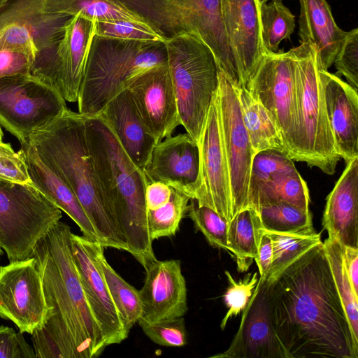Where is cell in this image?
Masks as SVG:
<instances>
[{"mask_svg":"<svg viewBox=\"0 0 358 358\" xmlns=\"http://www.w3.org/2000/svg\"><path fill=\"white\" fill-rule=\"evenodd\" d=\"M95 35L124 40L165 42L148 25L125 20L96 22Z\"/></svg>","mask_w":358,"mask_h":358,"instance_id":"41","label":"cell"},{"mask_svg":"<svg viewBox=\"0 0 358 358\" xmlns=\"http://www.w3.org/2000/svg\"><path fill=\"white\" fill-rule=\"evenodd\" d=\"M296 170L293 160L286 153L275 150H262L254 156L250 183L272 180Z\"/></svg>","mask_w":358,"mask_h":358,"instance_id":"39","label":"cell"},{"mask_svg":"<svg viewBox=\"0 0 358 358\" xmlns=\"http://www.w3.org/2000/svg\"><path fill=\"white\" fill-rule=\"evenodd\" d=\"M143 333L155 343L166 347H182L187 343L183 317L154 323L138 322Z\"/></svg>","mask_w":358,"mask_h":358,"instance_id":"42","label":"cell"},{"mask_svg":"<svg viewBox=\"0 0 358 358\" xmlns=\"http://www.w3.org/2000/svg\"><path fill=\"white\" fill-rule=\"evenodd\" d=\"M71 233L59 221L34 250L50 309L47 322L31 334L38 358H94L107 347L74 264Z\"/></svg>","mask_w":358,"mask_h":358,"instance_id":"2","label":"cell"},{"mask_svg":"<svg viewBox=\"0 0 358 358\" xmlns=\"http://www.w3.org/2000/svg\"><path fill=\"white\" fill-rule=\"evenodd\" d=\"M32 183L78 226L83 236L97 241L95 229L71 189L39 157L27 141L20 149Z\"/></svg>","mask_w":358,"mask_h":358,"instance_id":"27","label":"cell"},{"mask_svg":"<svg viewBox=\"0 0 358 358\" xmlns=\"http://www.w3.org/2000/svg\"><path fill=\"white\" fill-rule=\"evenodd\" d=\"M99 264L114 304L129 334L142 314L139 290L124 280L109 264L102 247L98 255Z\"/></svg>","mask_w":358,"mask_h":358,"instance_id":"33","label":"cell"},{"mask_svg":"<svg viewBox=\"0 0 358 358\" xmlns=\"http://www.w3.org/2000/svg\"><path fill=\"white\" fill-rule=\"evenodd\" d=\"M299 3L300 43L313 45L319 69L328 71L348 32L337 25L327 0H299Z\"/></svg>","mask_w":358,"mask_h":358,"instance_id":"26","label":"cell"},{"mask_svg":"<svg viewBox=\"0 0 358 358\" xmlns=\"http://www.w3.org/2000/svg\"><path fill=\"white\" fill-rule=\"evenodd\" d=\"M216 99L227 159L234 215L248 208L251 167L255 152L245 127L234 85L219 69Z\"/></svg>","mask_w":358,"mask_h":358,"instance_id":"14","label":"cell"},{"mask_svg":"<svg viewBox=\"0 0 358 358\" xmlns=\"http://www.w3.org/2000/svg\"><path fill=\"white\" fill-rule=\"evenodd\" d=\"M271 317L287 358H358L322 243L268 285Z\"/></svg>","mask_w":358,"mask_h":358,"instance_id":"1","label":"cell"},{"mask_svg":"<svg viewBox=\"0 0 358 358\" xmlns=\"http://www.w3.org/2000/svg\"><path fill=\"white\" fill-rule=\"evenodd\" d=\"M66 108L61 94L38 76L0 78V124L21 144Z\"/></svg>","mask_w":358,"mask_h":358,"instance_id":"12","label":"cell"},{"mask_svg":"<svg viewBox=\"0 0 358 358\" xmlns=\"http://www.w3.org/2000/svg\"><path fill=\"white\" fill-rule=\"evenodd\" d=\"M0 179L18 183H32L24 156L10 143L0 141Z\"/></svg>","mask_w":358,"mask_h":358,"instance_id":"44","label":"cell"},{"mask_svg":"<svg viewBox=\"0 0 358 358\" xmlns=\"http://www.w3.org/2000/svg\"><path fill=\"white\" fill-rule=\"evenodd\" d=\"M259 21L265 53L277 52L280 42L289 39L295 29V16L280 0H260Z\"/></svg>","mask_w":358,"mask_h":358,"instance_id":"34","label":"cell"},{"mask_svg":"<svg viewBox=\"0 0 358 358\" xmlns=\"http://www.w3.org/2000/svg\"><path fill=\"white\" fill-rule=\"evenodd\" d=\"M43 1L14 0L0 10V50L17 49L32 55L31 74L35 76L51 62L72 17L46 12Z\"/></svg>","mask_w":358,"mask_h":358,"instance_id":"10","label":"cell"},{"mask_svg":"<svg viewBox=\"0 0 358 358\" xmlns=\"http://www.w3.org/2000/svg\"><path fill=\"white\" fill-rule=\"evenodd\" d=\"M259 214L264 231L278 233H296L313 228L310 210L280 201L260 207Z\"/></svg>","mask_w":358,"mask_h":358,"instance_id":"36","label":"cell"},{"mask_svg":"<svg viewBox=\"0 0 358 358\" xmlns=\"http://www.w3.org/2000/svg\"><path fill=\"white\" fill-rule=\"evenodd\" d=\"M290 50L296 62L297 162L333 175L341 157L329 124L315 50L308 43Z\"/></svg>","mask_w":358,"mask_h":358,"instance_id":"8","label":"cell"},{"mask_svg":"<svg viewBox=\"0 0 358 358\" xmlns=\"http://www.w3.org/2000/svg\"><path fill=\"white\" fill-rule=\"evenodd\" d=\"M172 193V188L168 185L152 181L147 183L145 200L147 210H156L168 203Z\"/></svg>","mask_w":358,"mask_h":358,"instance_id":"47","label":"cell"},{"mask_svg":"<svg viewBox=\"0 0 358 358\" xmlns=\"http://www.w3.org/2000/svg\"><path fill=\"white\" fill-rule=\"evenodd\" d=\"M322 244L351 331L358 341V296L348 280L341 245L336 240L329 238Z\"/></svg>","mask_w":358,"mask_h":358,"instance_id":"35","label":"cell"},{"mask_svg":"<svg viewBox=\"0 0 358 358\" xmlns=\"http://www.w3.org/2000/svg\"><path fill=\"white\" fill-rule=\"evenodd\" d=\"M2 254H3V249L1 248V247L0 245V259L1 257Z\"/></svg>","mask_w":358,"mask_h":358,"instance_id":"52","label":"cell"},{"mask_svg":"<svg viewBox=\"0 0 358 358\" xmlns=\"http://www.w3.org/2000/svg\"><path fill=\"white\" fill-rule=\"evenodd\" d=\"M14 0H0V10L8 6Z\"/></svg>","mask_w":358,"mask_h":358,"instance_id":"50","label":"cell"},{"mask_svg":"<svg viewBox=\"0 0 358 358\" xmlns=\"http://www.w3.org/2000/svg\"><path fill=\"white\" fill-rule=\"evenodd\" d=\"M145 270V282L139 290L142 314L138 323L183 317L188 310L187 290L180 261L157 259Z\"/></svg>","mask_w":358,"mask_h":358,"instance_id":"20","label":"cell"},{"mask_svg":"<svg viewBox=\"0 0 358 358\" xmlns=\"http://www.w3.org/2000/svg\"><path fill=\"white\" fill-rule=\"evenodd\" d=\"M341 247L343 264L348 280L358 296V248Z\"/></svg>","mask_w":358,"mask_h":358,"instance_id":"49","label":"cell"},{"mask_svg":"<svg viewBox=\"0 0 358 358\" xmlns=\"http://www.w3.org/2000/svg\"><path fill=\"white\" fill-rule=\"evenodd\" d=\"M100 243L71 233V248L87 303L98 322L107 346L119 344L129 334L114 304L98 255Z\"/></svg>","mask_w":358,"mask_h":358,"instance_id":"16","label":"cell"},{"mask_svg":"<svg viewBox=\"0 0 358 358\" xmlns=\"http://www.w3.org/2000/svg\"><path fill=\"white\" fill-rule=\"evenodd\" d=\"M83 115L87 150L99 184L121 227L128 252L146 269L157 259L148 230L145 175L103 117Z\"/></svg>","mask_w":358,"mask_h":358,"instance_id":"4","label":"cell"},{"mask_svg":"<svg viewBox=\"0 0 358 358\" xmlns=\"http://www.w3.org/2000/svg\"><path fill=\"white\" fill-rule=\"evenodd\" d=\"M246 89L270 113L280 131L286 154L297 161L296 62L291 50L265 53Z\"/></svg>","mask_w":358,"mask_h":358,"instance_id":"11","label":"cell"},{"mask_svg":"<svg viewBox=\"0 0 358 358\" xmlns=\"http://www.w3.org/2000/svg\"><path fill=\"white\" fill-rule=\"evenodd\" d=\"M199 149L186 132L158 142L143 170L148 182L159 181L194 199L199 177Z\"/></svg>","mask_w":358,"mask_h":358,"instance_id":"21","label":"cell"},{"mask_svg":"<svg viewBox=\"0 0 358 358\" xmlns=\"http://www.w3.org/2000/svg\"><path fill=\"white\" fill-rule=\"evenodd\" d=\"M280 1H282V0H280Z\"/></svg>","mask_w":358,"mask_h":358,"instance_id":"53","label":"cell"},{"mask_svg":"<svg viewBox=\"0 0 358 358\" xmlns=\"http://www.w3.org/2000/svg\"><path fill=\"white\" fill-rule=\"evenodd\" d=\"M138 16L164 41L190 35L213 52L219 69L236 86L243 87L229 46L222 0H112Z\"/></svg>","mask_w":358,"mask_h":358,"instance_id":"6","label":"cell"},{"mask_svg":"<svg viewBox=\"0 0 358 358\" xmlns=\"http://www.w3.org/2000/svg\"><path fill=\"white\" fill-rule=\"evenodd\" d=\"M242 118L255 153L275 150L286 153L278 127L268 110L243 87L234 85Z\"/></svg>","mask_w":358,"mask_h":358,"instance_id":"28","label":"cell"},{"mask_svg":"<svg viewBox=\"0 0 358 358\" xmlns=\"http://www.w3.org/2000/svg\"><path fill=\"white\" fill-rule=\"evenodd\" d=\"M50 316L41 275L34 257L0 266V317L32 334Z\"/></svg>","mask_w":358,"mask_h":358,"instance_id":"13","label":"cell"},{"mask_svg":"<svg viewBox=\"0 0 358 358\" xmlns=\"http://www.w3.org/2000/svg\"><path fill=\"white\" fill-rule=\"evenodd\" d=\"M217 91V90H216ZM200 166L194 199L227 220L234 217L229 166L222 136L216 92L198 143Z\"/></svg>","mask_w":358,"mask_h":358,"instance_id":"15","label":"cell"},{"mask_svg":"<svg viewBox=\"0 0 358 358\" xmlns=\"http://www.w3.org/2000/svg\"><path fill=\"white\" fill-rule=\"evenodd\" d=\"M98 115L108 123L131 161L143 171L157 141L143 122L129 91L117 94Z\"/></svg>","mask_w":358,"mask_h":358,"instance_id":"25","label":"cell"},{"mask_svg":"<svg viewBox=\"0 0 358 358\" xmlns=\"http://www.w3.org/2000/svg\"><path fill=\"white\" fill-rule=\"evenodd\" d=\"M338 73L358 91V29L348 31L334 62Z\"/></svg>","mask_w":358,"mask_h":358,"instance_id":"43","label":"cell"},{"mask_svg":"<svg viewBox=\"0 0 358 358\" xmlns=\"http://www.w3.org/2000/svg\"><path fill=\"white\" fill-rule=\"evenodd\" d=\"M95 28L96 21L79 13L72 16L65 26L51 62L38 76L67 101H78Z\"/></svg>","mask_w":358,"mask_h":358,"instance_id":"18","label":"cell"},{"mask_svg":"<svg viewBox=\"0 0 358 358\" xmlns=\"http://www.w3.org/2000/svg\"><path fill=\"white\" fill-rule=\"evenodd\" d=\"M260 0H222L224 24L243 87L255 72L263 55Z\"/></svg>","mask_w":358,"mask_h":358,"instance_id":"22","label":"cell"},{"mask_svg":"<svg viewBox=\"0 0 358 358\" xmlns=\"http://www.w3.org/2000/svg\"><path fill=\"white\" fill-rule=\"evenodd\" d=\"M34 57L17 49L0 50V78L31 73Z\"/></svg>","mask_w":358,"mask_h":358,"instance_id":"46","label":"cell"},{"mask_svg":"<svg viewBox=\"0 0 358 358\" xmlns=\"http://www.w3.org/2000/svg\"><path fill=\"white\" fill-rule=\"evenodd\" d=\"M280 201L310 210L309 190L297 170L272 180L249 184L248 207L257 211L262 206Z\"/></svg>","mask_w":358,"mask_h":358,"instance_id":"29","label":"cell"},{"mask_svg":"<svg viewBox=\"0 0 358 358\" xmlns=\"http://www.w3.org/2000/svg\"><path fill=\"white\" fill-rule=\"evenodd\" d=\"M212 358H287L273 327L266 279L259 277L229 347Z\"/></svg>","mask_w":358,"mask_h":358,"instance_id":"17","label":"cell"},{"mask_svg":"<svg viewBox=\"0 0 358 358\" xmlns=\"http://www.w3.org/2000/svg\"><path fill=\"white\" fill-rule=\"evenodd\" d=\"M322 224L328 238L358 248V157L346 164L327 196Z\"/></svg>","mask_w":358,"mask_h":358,"instance_id":"24","label":"cell"},{"mask_svg":"<svg viewBox=\"0 0 358 358\" xmlns=\"http://www.w3.org/2000/svg\"><path fill=\"white\" fill-rule=\"evenodd\" d=\"M318 73L335 148L347 164L358 157V91L328 71Z\"/></svg>","mask_w":358,"mask_h":358,"instance_id":"23","label":"cell"},{"mask_svg":"<svg viewBox=\"0 0 358 358\" xmlns=\"http://www.w3.org/2000/svg\"><path fill=\"white\" fill-rule=\"evenodd\" d=\"M264 231L270 237L273 250L272 264L266 278L268 285L301 256L322 243L321 233L313 228L296 233Z\"/></svg>","mask_w":358,"mask_h":358,"instance_id":"31","label":"cell"},{"mask_svg":"<svg viewBox=\"0 0 358 358\" xmlns=\"http://www.w3.org/2000/svg\"><path fill=\"white\" fill-rule=\"evenodd\" d=\"M272 257L271 240L263 230L255 259L258 267L259 277L267 278L272 264Z\"/></svg>","mask_w":358,"mask_h":358,"instance_id":"48","label":"cell"},{"mask_svg":"<svg viewBox=\"0 0 358 358\" xmlns=\"http://www.w3.org/2000/svg\"><path fill=\"white\" fill-rule=\"evenodd\" d=\"M43 8L50 13L69 16L79 13L96 22L125 20L146 24L138 16L112 0H44Z\"/></svg>","mask_w":358,"mask_h":358,"instance_id":"32","label":"cell"},{"mask_svg":"<svg viewBox=\"0 0 358 358\" xmlns=\"http://www.w3.org/2000/svg\"><path fill=\"white\" fill-rule=\"evenodd\" d=\"M138 114L157 143L181 125L168 65L143 73L128 86Z\"/></svg>","mask_w":358,"mask_h":358,"instance_id":"19","label":"cell"},{"mask_svg":"<svg viewBox=\"0 0 358 358\" xmlns=\"http://www.w3.org/2000/svg\"><path fill=\"white\" fill-rule=\"evenodd\" d=\"M263 228L257 212L245 208L229 220L227 232L228 252L235 257L237 270L243 273L255 260Z\"/></svg>","mask_w":358,"mask_h":358,"instance_id":"30","label":"cell"},{"mask_svg":"<svg viewBox=\"0 0 358 358\" xmlns=\"http://www.w3.org/2000/svg\"><path fill=\"white\" fill-rule=\"evenodd\" d=\"M3 131H2V129H1V126L0 124V141H2V138H3Z\"/></svg>","mask_w":358,"mask_h":358,"instance_id":"51","label":"cell"},{"mask_svg":"<svg viewBox=\"0 0 358 358\" xmlns=\"http://www.w3.org/2000/svg\"><path fill=\"white\" fill-rule=\"evenodd\" d=\"M35 352L24 339L23 333L0 326V358H35Z\"/></svg>","mask_w":358,"mask_h":358,"instance_id":"45","label":"cell"},{"mask_svg":"<svg viewBox=\"0 0 358 358\" xmlns=\"http://www.w3.org/2000/svg\"><path fill=\"white\" fill-rule=\"evenodd\" d=\"M167 65L181 125L198 144L219 84V68L208 46L190 35L165 41Z\"/></svg>","mask_w":358,"mask_h":358,"instance_id":"7","label":"cell"},{"mask_svg":"<svg viewBox=\"0 0 358 358\" xmlns=\"http://www.w3.org/2000/svg\"><path fill=\"white\" fill-rule=\"evenodd\" d=\"M62 217L61 210L33 183L0 179V245L10 262L31 258Z\"/></svg>","mask_w":358,"mask_h":358,"instance_id":"9","label":"cell"},{"mask_svg":"<svg viewBox=\"0 0 358 358\" xmlns=\"http://www.w3.org/2000/svg\"><path fill=\"white\" fill-rule=\"evenodd\" d=\"M189 200L187 195L172 188L167 203L156 210H148V230L152 241L176 234L181 220L187 213Z\"/></svg>","mask_w":358,"mask_h":358,"instance_id":"37","label":"cell"},{"mask_svg":"<svg viewBox=\"0 0 358 358\" xmlns=\"http://www.w3.org/2000/svg\"><path fill=\"white\" fill-rule=\"evenodd\" d=\"M187 214L193 222L196 230L202 233L209 245L228 251L229 220L213 209L199 206L196 200L192 199Z\"/></svg>","mask_w":358,"mask_h":358,"instance_id":"38","label":"cell"},{"mask_svg":"<svg viewBox=\"0 0 358 358\" xmlns=\"http://www.w3.org/2000/svg\"><path fill=\"white\" fill-rule=\"evenodd\" d=\"M225 275L229 286L223 296L228 310L220 323L222 330L225 329L228 321L232 317L237 316L245 309L259 278V273L257 271L253 273H248L238 282L234 280L229 271H225Z\"/></svg>","mask_w":358,"mask_h":358,"instance_id":"40","label":"cell"},{"mask_svg":"<svg viewBox=\"0 0 358 358\" xmlns=\"http://www.w3.org/2000/svg\"><path fill=\"white\" fill-rule=\"evenodd\" d=\"M165 64V42L94 35L78 92V113L89 116L99 114L107 103L134 79Z\"/></svg>","mask_w":358,"mask_h":358,"instance_id":"5","label":"cell"},{"mask_svg":"<svg viewBox=\"0 0 358 358\" xmlns=\"http://www.w3.org/2000/svg\"><path fill=\"white\" fill-rule=\"evenodd\" d=\"M41 159L73 192L104 248L129 251L87 150L83 115L66 108L27 141Z\"/></svg>","mask_w":358,"mask_h":358,"instance_id":"3","label":"cell"}]
</instances>
